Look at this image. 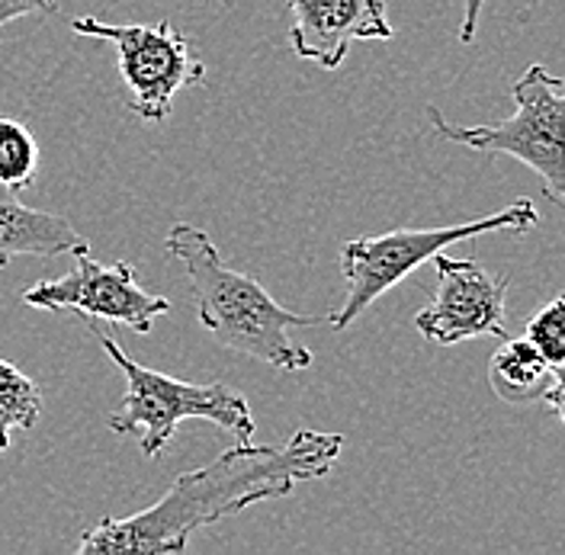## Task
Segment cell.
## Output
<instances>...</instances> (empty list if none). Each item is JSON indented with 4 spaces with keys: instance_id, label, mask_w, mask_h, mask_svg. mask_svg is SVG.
Here are the masks:
<instances>
[{
    "instance_id": "13",
    "label": "cell",
    "mask_w": 565,
    "mask_h": 555,
    "mask_svg": "<svg viewBox=\"0 0 565 555\" xmlns=\"http://www.w3.org/2000/svg\"><path fill=\"white\" fill-rule=\"evenodd\" d=\"M35 177H39V145L33 132L13 116H0V186L20 196L23 190L33 186Z\"/></svg>"
},
{
    "instance_id": "17",
    "label": "cell",
    "mask_w": 565,
    "mask_h": 555,
    "mask_svg": "<svg viewBox=\"0 0 565 555\" xmlns=\"http://www.w3.org/2000/svg\"><path fill=\"white\" fill-rule=\"evenodd\" d=\"M225 3H232V0H225Z\"/></svg>"
},
{
    "instance_id": "3",
    "label": "cell",
    "mask_w": 565,
    "mask_h": 555,
    "mask_svg": "<svg viewBox=\"0 0 565 555\" xmlns=\"http://www.w3.org/2000/svg\"><path fill=\"white\" fill-rule=\"evenodd\" d=\"M87 331L97 338L100 350L126 376V398H122V408L109 417V430L119 437L136 434L141 452L148 459L161 456L180 427V420H190V417L210 420L215 427L228 430L238 444L254 440V415L242 392L228 388L225 382L196 385V382L164 376L158 370H148L136 360H129V353L97 328V321H87Z\"/></svg>"
},
{
    "instance_id": "10",
    "label": "cell",
    "mask_w": 565,
    "mask_h": 555,
    "mask_svg": "<svg viewBox=\"0 0 565 555\" xmlns=\"http://www.w3.org/2000/svg\"><path fill=\"white\" fill-rule=\"evenodd\" d=\"M87 247L65 215L23 206L13 190L0 186V270L13 257H62Z\"/></svg>"
},
{
    "instance_id": "7",
    "label": "cell",
    "mask_w": 565,
    "mask_h": 555,
    "mask_svg": "<svg viewBox=\"0 0 565 555\" xmlns=\"http://www.w3.org/2000/svg\"><path fill=\"white\" fill-rule=\"evenodd\" d=\"M23 302L45 312H74L84 321H106L148 334L158 318L171 314V299L145 292L129 260L100 264L87 250H74V270L58 279H42L23 289Z\"/></svg>"
},
{
    "instance_id": "4",
    "label": "cell",
    "mask_w": 565,
    "mask_h": 555,
    "mask_svg": "<svg viewBox=\"0 0 565 555\" xmlns=\"http://www.w3.org/2000/svg\"><path fill=\"white\" fill-rule=\"evenodd\" d=\"M540 222V212L530 200H518L511 206L498 209L492 215L440 225V228H398L376 238H353L341 247V274L348 282L344 306L331 312L324 321L334 331L351 328L360 314L366 312L380 296H386L392 286H398L408 274H415L434 254L454 247L457 242H469L492 232H533Z\"/></svg>"
},
{
    "instance_id": "9",
    "label": "cell",
    "mask_w": 565,
    "mask_h": 555,
    "mask_svg": "<svg viewBox=\"0 0 565 555\" xmlns=\"http://www.w3.org/2000/svg\"><path fill=\"white\" fill-rule=\"evenodd\" d=\"M292 13L289 45L318 68L344 65L353 42L392 39L386 0H286Z\"/></svg>"
},
{
    "instance_id": "5",
    "label": "cell",
    "mask_w": 565,
    "mask_h": 555,
    "mask_svg": "<svg viewBox=\"0 0 565 555\" xmlns=\"http://www.w3.org/2000/svg\"><path fill=\"white\" fill-rule=\"evenodd\" d=\"M514 116L494 126H450L437 106H427L440 139L482 154H508L540 177L550 203L565 206V81L543 65H530L514 84Z\"/></svg>"
},
{
    "instance_id": "2",
    "label": "cell",
    "mask_w": 565,
    "mask_h": 555,
    "mask_svg": "<svg viewBox=\"0 0 565 555\" xmlns=\"http://www.w3.org/2000/svg\"><path fill=\"white\" fill-rule=\"evenodd\" d=\"M164 250L186 270L200 324L222 348L254 356L280 373H302L312 366V353L292 344L289 331L321 324L318 314L282 309L257 279L232 270L210 235L190 222H177L168 232Z\"/></svg>"
},
{
    "instance_id": "16",
    "label": "cell",
    "mask_w": 565,
    "mask_h": 555,
    "mask_svg": "<svg viewBox=\"0 0 565 555\" xmlns=\"http://www.w3.org/2000/svg\"><path fill=\"white\" fill-rule=\"evenodd\" d=\"M486 3H489V0H462V23H459V42H462V45L476 42L479 20H482Z\"/></svg>"
},
{
    "instance_id": "14",
    "label": "cell",
    "mask_w": 565,
    "mask_h": 555,
    "mask_svg": "<svg viewBox=\"0 0 565 555\" xmlns=\"http://www.w3.org/2000/svg\"><path fill=\"white\" fill-rule=\"evenodd\" d=\"M524 338L543 353V360L556 370L565 366V296L550 299L540 312H533L524 324Z\"/></svg>"
},
{
    "instance_id": "12",
    "label": "cell",
    "mask_w": 565,
    "mask_h": 555,
    "mask_svg": "<svg viewBox=\"0 0 565 555\" xmlns=\"http://www.w3.org/2000/svg\"><path fill=\"white\" fill-rule=\"evenodd\" d=\"M42 417V392L23 370L0 356V452L10 450L17 430H30Z\"/></svg>"
},
{
    "instance_id": "15",
    "label": "cell",
    "mask_w": 565,
    "mask_h": 555,
    "mask_svg": "<svg viewBox=\"0 0 565 555\" xmlns=\"http://www.w3.org/2000/svg\"><path fill=\"white\" fill-rule=\"evenodd\" d=\"M62 0H0V30L13 20H23L30 13H58Z\"/></svg>"
},
{
    "instance_id": "6",
    "label": "cell",
    "mask_w": 565,
    "mask_h": 555,
    "mask_svg": "<svg viewBox=\"0 0 565 555\" xmlns=\"http://www.w3.org/2000/svg\"><path fill=\"white\" fill-rule=\"evenodd\" d=\"M71 30L104 39L116 49L129 109L145 122H164L183 87L206 84V65L193 55L190 39L177 33L171 20L154 26H113L97 17H77Z\"/></svg>"
},
{
    "instance_id": "1",
    "label": "cell",
    "mask_w": 565,
    "mask_h": 555,
    "mask_svg": "<svg viewBox=\"0 0 565 555\" xmlns=\"http://www.w3.org/2000/svg\"><path fill=\"white\" fill-rule=\"evenodd\" d=\"M341 450V434L309 427L296 430L282 447L238 444L206 466L177 476L174 485L148 511L94 526L77 543V553H183L196 530L225 521L250 504L282 498L299 482L324 479Z\"/></svg>"
},
{
    "instance_id": "11",
    "label": "cell",
    "mask_w": 565,
    "mask_h": 555,
    "mask_svg": "<svg viewBox=\"0 0 565 555\" xmlns=\"http://www.w3.org/2000/svg\"><path fill=\"white\" fill-rule=\"evenodd\" d=\"M501 341L504 344L494 350L492 363H489L494 395L508 405H550L563 417V370L550 366L527 338H518V341L501 338Z\"/></svg>"
},
{
    "instance_id": "8",
    "label": "cell",
    "mask_w": 565,
    "mask_h": 555,
    "mask_svg": "<svg viewBox=\"0 0 565 555\" xmlns=\"http://www.w3.org/2000/svg\"><path fill=\"white\" fill-rule=\"evenodd\" d=\"M437 274V292L430 306L418 312L415 324L427 341L454 348L472 338H504V299L508 274H489L476 260L447 257L444 250L430 257Z\"/></svg>"
}]
</instances>
